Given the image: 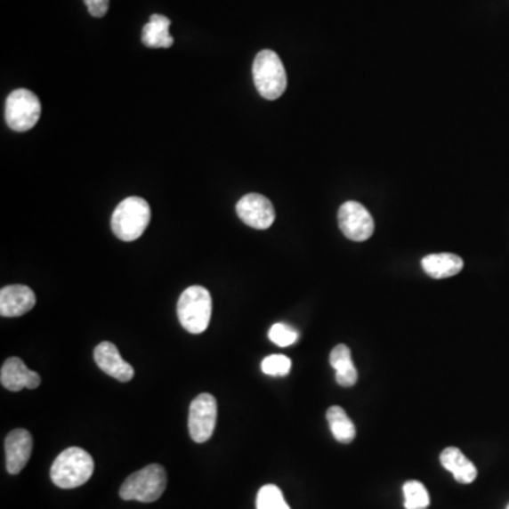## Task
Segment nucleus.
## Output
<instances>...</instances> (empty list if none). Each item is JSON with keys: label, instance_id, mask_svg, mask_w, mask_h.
Instances as JSON below:
<instances>
[{"label": "nucleus", "instance_id": "obj_1", "mask_svg": "<svg viewBox=\"0 0 509 509\" xmlns=\"http://www.w3.org/2000/svg\"><path fill=\"white\" fill-rule=\"evenodd\" d=\"M93 473L90 453L79 448H69L60 453L50 470L52 481L64 489H77L85 484Z\"/></svg>", "mask_w": 509, "mask_h": 509}, {"label": "nucleus", "instance_id": "obj_2", "mask_svg": "<svg viewBox=\"0 0 509 509\" xmlns=\"http://www.w3.org/2000/svg\"><path fill=\"white\" fill-rule=\"evenodd\" d=\"M150 217L152 211L148 201L141 197H127L115 208L110 227L121 241H136L148 228Z\"/></svg>", "mask_w": 509, "mask_h": 509}, {"label": "nucleus", "instance_id": "obj_3", "mask_svg": "<svg viewBox=\"0 0 509 509\" xmlns=\"http://www.w3.org/2000/svg\"><path fill=\"white\" fill-rule=\"evenodd\" d=\"M213 313V299L203 286H190L180 296L177 316L184 330L201 334L208 328Z\"/></svg>", "mask_w": 509, "mask_h": 509}, {"label": "nucleus", "instance_id": "obj_4", "mask_svg": "<svg viewBox=\"0 0 509 509\" xmlns=\"http://www.w3.org/2000/svg\"><path fill=\"white\" fill-rule=\"evenodd\" d=\"M254 83L261 97L275 101L282 97L287 86V76L279 55L272 50H263L254 57Z\"/></svg>", "mask_w": 509, "mask_h": 509}, {"label": "nucleus", "instance_id": "obj_5", "mask_svg": "<svg viewBox=\"0 0 509 509\" xmlns=\"http://www.w3.org/2000/svg\"><path fill=\"white\" fill-rule=\"evenodd\" d=\"M167 485L166 470L160 465H149L125 480L119 496L125 501L155 503L165 492Z\"/></svg>", "mask_w": 509, "mask_h": 509}, {"label": "nucleus", "instance_id": "obj_6", "mask_svg": "<svg viewBox=\"0 0 509 509\" xmlns=\"http://www.w3.org/2000/svg\"><path fill=\"white\" fill-rule=\"evenodd\" d=\"M4 117L7 126L14 132H28L42 117V103L36 93L20 88L7 97Z\"/></svg>", "mask_w": 509, "mask_h": 509}, {"label": "nucleus", "instance_id": "obj_7", "mask_svg": "<svg viewBox=\"0 0 509 509\" xmlns=\"http://www.w3.org/2000/svg\"><path fill=\"white\" fill-rule=\"evenodd\" d=\"M217 400L210 393H201L190 405L189 431L196 443L210 440L217 424Z\"/></svg>", "mask_w": 509, "mask_h": 509}, {"label": "nucleus", "instance_id": "obj_8", "mask_svg": "<svg viewBox=\"0 0 509 509\" xmlns=\"http://www.w3.org/2000/svg\"><path fill=\"white\" fill-rule=\"evenodd\" d=\"M338 225L341 232L355 242L367 241L376 230L371 214L357 201H347L340 206Z\"/></svg>", "mask_w": 509, "mask_h": 509}, {"label": "nucleus", "instance_id": "obj_9", "mask_svg": "<svg viewBox=\"0 0 509 509\" xmlns=\"http://www.w3.org/2000/svg\"><path fill=\"white\" fill-rule=\"evenodd\" d=\"M238 217L254 230H268L275 222L272 203L262 194L251 193L242 197L237 204Z\"/></svg>", "mask_w": 509, "mask_h": 509}, {"label": "nucleus", "instance_id": "obj_10", "mask_svg": "<svg viewBox=\"0 0 509 509\" xmlns=\"http://www.w3.org/2000/svg\"><path fill=\"white\" fill-rule=\"evenodd\" d=\"M93 360L105 374L119 382H129L133 379L134 369L132 368V365L125 361L117 345L109 341H103L93 350Z\"/></svg>", "mask_w": 509, "mask_h": 509}, {"label": "nucleus", "instance_id": "obj_11", "mask_svg": "<svg viewBox=\"0 0 509 509\" xmlns=\"http://www.w3.org/2000/svg\"><path fill=\"white\" fill-rule=\"evenodd\" d=\"M0 382L7 391L20 392L21 389L38 388L42 384V378L37 372L28 369L20 358L12 357L2 365Z\"/></svg>", "mask_w": 509, "mask_h": 509}, {"label": "nucleus", "instance_id": "obj_12", "mask_svg": "<svg viewBox=\"0 0 509 509\" xmlns=\"http://www.w3.org/2000/svg\"><path fill=\"white\" fill-rule=\"evenodd\" d=\"M6 468L11 474H19L30 460L33 437L25 429H14L4 440Z\"/></svg>", "mask_w": 509, "mask_h": 509}, {"label": "nucleus", "instance_id": "obj_13", "mask_svg": "<svg viewBox=\"0 0 509 509\" xmlns=\"http://www.w3.org/2000/svg\"><path fill=\"white\" fill-rule=\"evenodd\" d=\"M36 304V295L25 285L4 286L0 290L2 317H20L28 313Z\"/></svg>", "mask_w": 509, "mask_h": 509}, {"label": "nucleus", "instance_id": "obj_14", "mask_svg": "<svg viewBox=\"0 0 509 509\" xmlns=\"http://www.w3.org/2000/svg\"><path fill=\"white\" fill-rule=\"evenodd\" d=\"M463 259L455 254H427L422 259V268L433 279H446L463 271Z\"/></svg>", "mask_w": 509, "mask_h": 509}, {"label": "nucleus", "instance_id": "obj_15", "mask_svg": "<svg viewBox=\"0 0 509 509\" xmlns=\"http://www.w3.org/2000/svg\"><path fill=\"white\" fill-rule=\"evenodd\" d=\"M441 465L455 475L460 484H472L477 479V468L468 460L460 448H448L440 456Z\"/></svg>", "mask_w": 509, "mask_h": 509}, {"label": "nucleus", "instance_id": "obj_16", "mask_svg": "<svg viewBox=\"0 0 509 509\" xmlns=\"http://www.w3.org/2000/svg\"><path fill=\"white\" fill-rule=\"evenodd\" d=\"M170 25L172 21L169 18L162 14H152L148 25L141 30V42L150 49H169L174 43L170 36Z\"/></svg>", "mask_w": 509, "mask_h": 509}, {"label": "nucleus", "instance_id": "obj_17", "mask_svg": "<svg viewBox=\"0 0 509 509\" xmlns=\"http://www.w3.org/2000/svg\"><path fill=\"white\" fill-rule=\"evenodd\" d=\"M330 364L335 369V381L341 386H352L358 381V372L352 362L351 350L345 344L333 348Z\"/></svg>", "mask_w": 509, "mask_h": 509}, {"label": "nucleus", "instance_id": "obj_18", "mask_svg": "<svg viewBox=\"0 0 509 509\" xmlns=\"http://www.w3.org/2000/svg\"><path fill=\"white\" fill-rule=\"evenodd\" d=\"M327 420L331 433L340 443H351L355 439V424L341 407H331L327 410Z\"/></svg>", "mask_w": 509, "mask_h": 509}, {"label": "nucleus", "instance_id": "obj_19", "mask_svg": "<svg viewBox=\"0 0 509 509\" xmlns=\"http://www.w3.org/2000/svg\"><path fill=\"white\" fill-rule=\"evenodd\" d=\"M403 496H405V508L407 509H426L431 505V497L422 482H405Z\"/></svg>", "mask_w": 509, "mask_h": 509}, {"label": "nucleus", "instance_id": "obj_20", "mask_svg": "<svg viewBox=\"0 0 509 509\" xmlns=\"http://www.w3.org/2000/svg\"><path fill=\"white\" fill-rule=\"evenodd\" d=\"M256 509H290L282 491L276 485H263L256 497Z\"/></svg>", "mask_w": 509, "mask_h": 509}, {"label": "nucleus", "instance_id": "obj_21", "mask_svg": "<svg viewBox=\"0 0 509 509\" xmlns=\"http://www.w3.org/2000/svg\"><path fill=\"white\" fill-rule=\"evenodd\" d=\"M290 369H292V361L286 355H269L262 361V371L265 372L266 376H285L289 374Z\"/></svg>", "mask_w": 509, "mask_h": 509}, {"label": "nucleus", "instance_id": "obj_22", "mask_svg": "<svg viewBox=\"0 0 509 509\" xmlns=\"http://www.w3.org/2000/svg\"><path fill=\"white\" fill-rule=\"evenodd\" d=\"M269 338L273 344L279 345V347H289V345L296 343L299 333L295 328L289 327L287 324L278 323L273 324L272 328L269 330Z\"/></svg>", "mask_w": 509, "mask_h": 509}, {"label": "nucleus", "instance_id": "obj_23", "mask_svg": "<svg viewBox=\"0 0 509 509\" xmlns=\"http://www.w3.org/2000/svg\"><path fill=\"white\" fill-rule=\"evenodd\" d=\"M84 4L93 18H103L109 9V0H84Z\"/></svg>", "mask_w": 509, "mask_h": 509}, {"label": "nucleus", "instance_id": "obj_24", "mask_svg": "<svg viewBox=\"0 0 509 509\" xmlns=\"http://www.w3.org/2000/svg\"><path fill=\"white\" fill-rule=\"evenodd\" d=\"M506 509H509V505H508V506H506Z\"/></svg>", "mask_w": 509, "mask_h": 509}]
</instances>
